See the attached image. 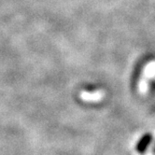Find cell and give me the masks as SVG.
<instances>
[{"label":"cell","instance_id":"1","mask_svg":"<svg viewBox=\"0 0 155 155\" xmlns=\"http://www.w3.org/2000/svg\"><path fill=\"white\" fill-rule=\"evenodd\" d=\"M152 140V136L150 134H146L144 135L140 139L139 141L137 143V146H136V150L138 153H144L148 147L150 146V144Z\"/></svg>","mask_w":155,"mask_h":155},{"label":"cell","instance_id":"2","mask_svg":"<svg viewBox=\"0 0 155 155\" xmlns=\"http://www.w3.org/2000/svg\"><path fill=\"white\" fill-rule=\"evenodd\" d=\"M153 153L155 154V146H154V149H153Z\"/></svg>","mask_w":155,"mask_h":155}]
</instances>
